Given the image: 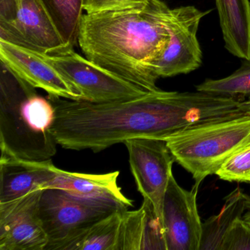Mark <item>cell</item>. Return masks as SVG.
Returning a JSON list of instances; mask_svg holds the SVG:
<instances>
[{"label": "cell", "instance_id": "17", "mask_svg": "<svg viewBox=\"0 0 250 250\" xmlns=\"http://www.w3.org/2000/svg\"><path fill=\"white\" fill-rule=\"evenodd\" d=\"M245 210L244 193L237 187L225 197L220 212L202 224L200 250H222L228 231L237 219L243 217Z\"/></svg>", "mask_w": 250, "mask_h": 250}, {"label": "cell", "instance_id": "20", "mask_svg": "<svg viewBox=\"0 0 250 250\" xmlns=\"http://www.w3.org/2000/svg\"><path fill=\"white\" fill-rule=\"evenodd\" d=\"M196 89L197 91L237 99L248 97L250 96V60H243L240 68L228 77L219 80L207 79L196 86Z\"/></svg>", "mask_w": 250, "mask_h": 250}, {"label": "cell", "instance_id": "21", "mask_svg": "<svg viewBox=\"0 0 250 250\" xmlns=\"http://www.w3.org/2000/svg\"><path fill=\"white\" fill-rule=\"evenodd\" d=\"M215 175L223 181L250 184V143L229 156Z\"/></svg>", "mask_w": 250, "mask_h": 250}, {"label": "cell", "instance_id": "6", "mask_svg": "<svg viewBox=\"0 0 250 250\" xmlns=\"http://www.w3.org/2000/svg\"><path fill=\"white\" fill-rule=\"evenodd\" d=\"M41 54L45 61L80 92L83 96L82 101L109 103L129 100L149 93L81 56L74 49L57 55Z\"/></svg>", "mask_w": 250, "mask_h": 250}, {"label": "cell", "instance_id": "24", "mask_svg": "<svg viewBox=\"0 0 250 250\" xmlns=\"http://www.w3.org/2000/svg\"><path fill=\"white\" fill-rule=\"evenodd\" d=\"M18 0H0V28L11 25L17 18Z\"/></svg>", "mask_w": 250, "mask_h": 250}, {"label": "cell", "instance_id": "4", "mask_svg": "<svg viewBox=\"0 0 250 250\" xmlns=\"http://www.w3.org/2000/svg\"><path fill=\"white\" fill-rule=\"evenodd\" d=\"M164 140L175 162L200 184L250 143V116L195 125Z\"/></svg>", "mask_w": 250, "mask_h": 250}, {"label": "cell", "instance_id": "7", "mask_svg": "<svg viewBox=\"0 0 250 250\" xmlns=\"http://www.w3.org/2000/svg\"><path fill=\"white\" fill-rule=\"evenodd\" d=\"M131 173L143 201L150 203L164 227L163 203L175 159L162 139L138 137L124 143Z\"/></svg>", "mask_w": 250, "mask_h": 250}, {"label": "cell", "instance_id": "23", "mask_svg": "<svg viewBox=\"0 0 250 250\" xmlns=\"http://www.w3.org/2000/svg\"><path fill=\"white\" fill-rule=\"evenodd\" d=\"M145 2L146 0H84V11L87 14L121 11L138 6Z\"/></svg>", "mask_w": 250, "mask_h": 250}, {"label": "cell", "instance_id": "22", "mask_svg": "<svg viewBox=\"0 0 250 250\" xmlns=\"http://www.w3.org/2000/svg\"><path fill=\"white\" fill-rule=\"evenodd\" d=\"M222 250H250V225L239 218L228 231Z\"/></svg>", "mask_w": 250, "mask_h": 250}, {"label": "cell", "instance_id": "12", "mask_svg": "<svg viewBox=\"0 0 250 250\" xmlns=\"http://www.w3.org/2000/svg\"><path fill=\"white\" fill-rule=\"evenodd\" d=\"M0 61L13 73L35 88L42 89L48 96L70 100H83L74 88L41 52L0 40Z\"/></svg>", "mask_w": 250, "mask_h": 250}, {"label": "cell", "instance_id": "15", "mask_svg": "<svg viewBox=\"0 0 250 250\" xmlns=\"http://www.w3.org/2000/svg\"><path fill=\"white\" fill-rule=\"evenodd\" d=\"M119 171L104 174L68 172L58 168L56 175L43 189L57 188L85 198L111 200L129 208L132 200L127 198L118 186Z\"/></svg>", "mask_w": 250, "mask_h": 250}, {"label": "cell", "instance_id": "5", "mask_svg": "<svg viewBox=\"0 0 250 250\" xmlns=\"http://www.w3.org/2000/svg\"><path fill=\"white\" fill-rule=\"evenodd\" d=\"M111 200L85 198L57 188L43 189L39 214L48 242L45 250L58 247L111 213L128 209Z\"/></svg>", "mask_w": 250, "mask_h": 250}, {"label": "cell", "instance_id": "16", "mask_svg": "<svg viewBox=\"0 0 250 250\" xmlns=\"http://www.w3.org/2000/svg\"><path fill=\"white\" fill-rule=\"evenodd\" d=\"M225 48L241 60H250V0H216Z\"/></svg>", "mask_w": 250, "mask_h": 250}, {"label": "cell", "instance_id": "26", "mask_svg": "<svg viewBox=\"0 0 250 250\" xmlns=\"http://www.w3.org/2000/svg\"><path fill=\"white\" fill-rule=\"evenodd\" d=\"M244 196H245L246 210L242 218L245 222L250 225V195L244 193Z\"/></svg>", "mask_w": 250, "mask_h": 250}, {"label": "cell", "instance_id": "1", "mask_svg": "<svg viewBox=\"0 0 250 250\" xmlns=\"http://www.w3.org/2000/svg\"><path fill=\"white\" fill-rule=\"evenodd\" d=\"M55 111L52 131L68 150L99 152L138 137L164 139L201 124L241 116L235 98L205 92L160 90L141 97L96 104L48 96Z\"/></svg>", "mask_w": 250, "mask_h": 250}, {"label": "cell", "instance_id": "19", "mask_svg": "<svg viewBox=\"0 0 250 250\" xmlns=\"http://www.w3.org/2000/svg\"><path fill=\"white\" fill-rule=\"evenodd\" d=\"M56 27L65 49H74L78 43L80 26L84 16V0H41Z\"/></svg>", "mask_w": 250, "mask_h": 250}, {"label": "cell", "instance_id": "9", "mask_svg": "<svg viewBox=\"0 0 250 250\" xmlns=\"http://www.w3.org/2000/svg\"><path fill=\"white\" fill-rule=\"evenodd\" d=\"M43 190L0 203V250H46L49 240L39 214Z\"/></svg>", "mask_w": 250, "mask_h": 250}, {"label": "cell", "instance_id": "3", "mask_svg": "<svg viewBox=\"0 0 250 250\" xmlns=\"http://www.w3.org/2000/svg\"><path fill=\"white\" fill-rule=\"evenodd\" d=\"M1 62V156L33 161L52 159L57 143L52 128L53 104Z\"/></svg>", "mask_w": 250, "mask_h": 250}, {"label": "cell", "instance_id": "11", "mask_svg": "<svg viewBox=\"0 0 250 250\" xmlns=\"http://www.w3.org/2000/svg\"><path fill=\"white\" fill-rule=\"evenodd\" d=\"M0 40L48 55L66 51L41 0H18L17 18L11 25L0 28Z\"/></svg>", "mask_w": 250, "mask_h": 250}, {"label": "cell", "instance_id": "13", "mask_svg": "<svg viewBox=\"0 0 250 250\" xmlns=\"http://www.w3.org/2000/svg\"><path fill=\"white\" fill-rule=\"evenodd\" d=\"M58 169L52 159L33 161L1 156L0 203L16 200L36 188L43 189Z\"/></svg>", "mask_w": 250, "mask_h": 250}, {"label": "cell", "instance_id": "14", "mask_svg": "<svg viewBox=\"0 0 250 250\" xmlns=\"http://www.w3.org/2000/svg\"><path fill=\"white\" fill-rule=\"evenodd\" d=\"M167 250L165 229L153 206L143 201L140 209L124 210L116 250Z\"/></svg>", "mask_w": 250, "mask_h": 250}, {"label": "cell", "instance_id": "25", "mask_svg": "<svg viewBox=\"0 0 250 250\" xmlns=\"http://www.w3.org/2000/svg\"><path fill=\"white\" fill-rule=\"evenodd\" d=\"M238 108L244 115L250 116V96H248L247 99H244V100L240 102Z\"/></svg>", "mask_w": 250, "mask_h": 250}, {"label": "cell", "instance_id": "8", "mask_svg": "<svg viewBox=\"0 0 250 250\" xmlns=\"http://www.w3.org/2000/svg\"><path fill=\"white\" fill-rule=\"evenodd\" d=\"M211 10L202 11L192 5L171 9L169 43L155 65L159 78L187 74L203 63V52L197 39L200 21Z\"/></svg>", "mask_w": 250, "mask_h": 250}, {"label": "cell", "instance_id": "2", "mask_svg": "<svg viewBox=\"0 0 250 250\" xmlns=\"http://www.w3.org/2000/svg\"><path fill=\"white\" fill-rule=\"evenodd\" d=\"M170 8L162 0L84 14L78 44L84 57L149 93L160 91L155 65L170 39Z\"/></svg>", "mask_w": 250, "mask_h": 250}, {"label": "cell", "instance_id": "18", "mask_svg": "<svg viewBox=\"0 0 250 250\" xmlns=\"http://www.w3.org/2000/svg\"><path fill=\"white\" fill-rule=\"evenodd\" d=\"M118 210L61 244L57 250H116L123 213Z\"/></svg>", "mask_w": 250, "mask_h": 250}, {"label": "cell", "instance_id": "10", "mask_svg": "<svg viewBox=\"0 0 250 250\" xmlns=\"http://www.w3.org/2000/svg\"><path fill=\"white\" fill-rule=\"evenodd\" d=\"M200 184L182 188L173 174L169 178L163 203V222L167 250H200L202 224L197 205Z\"/></svg>", "mask_w": 250, "mask_h": 250}]
</instances>
